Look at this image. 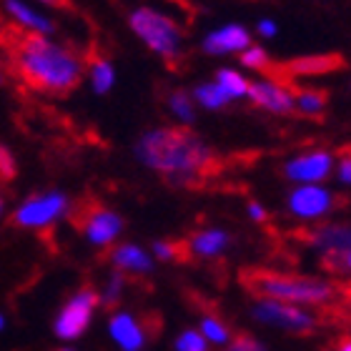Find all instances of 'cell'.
<instances>
[{"label":"cell","instance_id":"obj_1","mask_svg":"<svg viewBox=\"0 0 351 351\" xmlns=\"http://www.w3.org/2000/svg\"><path fill=\"white\" fill-rule=\"evenodd\" d=\"M136 156L148 169L169 176L171 181H196L204 178L213 163L211 148L189 128H156L141 136Z\"/></svg>","mask_w":351,"mask_h":351},{"label":"cell","instance_id":"obj_2","mask_svg":"<svg viewBox=\"0 0 351 351\" xmlns=\"http://www.w3.org/2000/svg\"><path fill=\"white\" fill-rule=\"evenodd\" d=\"M15 66L30 86L51 93H68L83 78V63L78 56L38 33L21 38L15 48Z\"/></svg>","mask_w":351,"mask_h":351},{"label":"cell","instance_id":"obj_3","mask_svg":"<svg viewBox=\"0 0 351 351\" xmlns=\"http://www.w3.org/2000/svg\"><path fill=\"white\" fill-rule=\"evenodd\" d=\"M249 284L263 299L284 301L293 306H324V304H331L337 296V289L329 281L311 276H286V274L261 271L249 278Z\"/></svg>","mask_w":351,"mask_h":351},{"label":"cell","instance_id":"obj_4","mask_svg":"<svg viewBox=\"0 0 351 351\" xmlns=\"http://www.w3.org/2000/svg\"><path fill=\"white\" fill-rule=\"evenodd\" d=\"M128 21H131L133 33L161 58L176 60L181 56V30L169 15L154 8H138L133 10Z\"/></svg>","mask_w":351,"mask_h":351},{"label":"cell","instance_id":"obj_5","mask_svg":"<svg viewBox=\"0 0 351 351\" xmlns=\"http://www.w3.org/2000/svg\"><path fill=\"white\" fill-rule=\"evenodd\" d=\"M254 319L276 329L293 331V334H308L316 329V316L304 311V308L293 306V304H284V301L274 299H261L251 308Z\"/></svg>","mask_w":351,"mask_h":351},{"label":"cell","instance_id":"obj_6","mask_svg":"<svg viewBox=\"0 0 351 351\" xmlns=\"http://www.w3.org/2000/svg\"><path fill=\"white\" fill-rule=\"evenodd\" d=\"M98 304H101V299H98V293L90 291V289H83V291L75 293L73 299L60 308L58 319H56V337L66 339V341H73V339H78L81 334H86Z\"/></svg>","mask_w":351,"mask_h":351},{"label":"cell","instance_id":"obj_7","mask_svg":"<svg viewBox=\"0 0 351 351\" xmlns=\"http://www.w3.org/2000/svg\"><path fill=\"white\" fill-rule=\"evenodd\" d=\"M349 226L344 223H324L311 234V243L324 254V261L331 271L346 274L351 263V239Z\"/></svg>","mask_w":351,"mask_h":351},{"label":"cell","instance_id":"obj_8","mask_svg":"<svg viewBox=\"0 0 351 351\" xmlns=\"http://www.w3.org/2000/svg\"><path fill=\"white\" fill-rule=\"evenodd\" d=\"M68 198L63 193H45L25 201V204L13 213V221L23 228H43L60 219L66 213Z\"/></svg>","mask_w":351,"mask_h":351},{"label":"cell","instance_id":"obj_9","mask_svg":"<svg viewBox=\"0 0 351 351\" xmlns=\"http://www.w3.org/2000/svg\"><path fill=\"white\" fill-rule=\"evenodd\" d=\"M289 208L301 221H316L334 208V196H331V191L322 189L316 183H306V186H299L291 193Z\"/></svg>","mask_w":351,"mask_h":351},{"label":"cell","instance_id":"obj_10","mask_svg":"<svg viewBox=\"0 0 351 351\" xmlns=\"http://www.w3.org/2000/svg\"><path fill=\"white\" fill-rule=\"evenodd\" d=\"M331 163H334V158H331L329 151H311V154H301L291 158L284 171L291 181H299L301 186H306V183L324 181L331 173Z\"/></svg>","mask_w":351,"mask_h":351},{"label":"cell","instance_id":"obj_11","mask_svg":"<svg viewBox=\"0 0 351 351\" xmlns=\"http://www.w3.org/2000/svg\"><path fill=\"white\" fill-rule=\"evenodd\" d=\"M251 101L261 106V108L271 110V113H289L293 108V93L289 88H284L281 83L274 81H256L249 83V90H246Z\"/></svg>","mask_w":351,"mask_h":351},{"label":"cell","instance_id":"obj_12","mask_svg":"<svg viewBox=\"0 0 351 351\" xmlns=\"http://www.w3.org/2000/svg\"><path fill=\"white\" fill-rule=\"evenodd\" d=\"M108 334L121 351H141L146 344V331L136 322V316L128 311H118L110 316Z\"/></svg>","mask_w":351,"mask_h":351},{"label":"cell","instance_id":"obj_13","mask_svg":"<svg viewBox=\"0 0 351 351\" xmlns=\"http://www.w3.org/2000/svg\"><path fill=\"white\" fill-rule=\"evenodd\" d=\"M123 228V221L118 219L113 211H106V208H95L86 216V223H83V231H86L88 241L95 243V246H108L118 239Z\"/></svg>","mask_w":351,"mask_h":351},{"label":"cell","instance_id":"obj_14","mask_svg":"<svg viewBox=\"0 0 351 351\" xmlns=\"http://www.w3.org/2000/svg\"><path fill=\"white\" fill-rule=\"evenodd\" d=\"M251 43L249 30L241 25H223V28L213 30L211 36L204 40V51L208 56H226V53L246 51Z\"/></svg>","mask_w":351,"mask_h":351},{"label":"cell","instance_id":"obj_15","mask_svg":"<svg viewBox=\"0 0 351 351\" xmlns=\"http://www.w3.org/2000/svg\"><path fill=\"white\" fill-rule=\"evenodd\" d=\"M110 261L118 271H128V274H151L154 271V258L146 251L136 246V243H123L110 254Z\"/></svg>","mask_w":351,"mask_h":351},{"label":"cell","instance_id":"obj_16","mask_svg":"<svg viewBox=\"0 0 351 351\" xmlns=\"http://www.w3.org/2000/svg\"><path fill=\"white\" fill-rule=\"evenodd\" d=\"M228 246V234L221 228H206L191 239V251L201 258H213L223 254Z\"/></svg>","mask_w":351,"mask_h":351},{"label":"cell","instance_id":"obj_17","mask_svg":"<svg viewBox=\"0 0 351 351\" xmlns=\"http://www.w3.org/2000/svg\"><path fill=\"white\" fill-rule=\"evenodd\" d=\"M5 10L10 15H13L15 21L21 23V25L36 30L38 36H51V33H53V23L48 21L45 15L36 13L33 8L25 5L23 0H8V3H5Z\"/></svg>","mask_w":351,"mask_h":351},{"label":"cell","instance_id":"obj_18","mask_svg":"<svg viewBox=\"0 0 351 351\" xmlns=\"http://www.w3.org/2000/svg\"><path fill=\"white\" fill-rule=\"evenodd\" d=\"M216 86L223 90V93L228 95V101H234V98H241V95H246V90H249V81L243 78L241 73H236V71H231V68H223V71H219L216 73Z\"/></svg>","mask_w":351,"mask_h":351},{"label":"cell","instance_id":"obj_19","mask_svg":"<svg viewBox=\"0 0 351 351\" xmlns=\"http://www.w3.org/2000/svg\"><path fill=\"white\" fill-rule=\"evenodd\" d=\"M201 337L206 339V344H228V339H231V331L223 322H219L216 316H204L201 319V331H198Z\"/></svg>","mask_w":351,"mask_h":351},{"label":"cell","instance_id":"obj_20","mask_svg":"<svg viewBox=\"0 0 351 351\" xmlns=\"http://www.w3.org/2000/svg\"><path fill=\"white\" fill-rule=\"evenodd\" d=\"M116 81V71L106 58H98L90 68V83H93L95 93H108L110 86Z\"/></svg>","mask_w":351,"mask_h":351},{"label":"cell","instance_id":"obj_21","mask_svg":"<svg viewBox=\"0 0 351 351\" xmlns=\"http://www.w3.org/2000/svg\"><path fill=\"white\" fill-rule=\"evenodd\" d=\"M193 95H196V101L204 106V108H221V106H226L228 103V95L221 90L216 83H204V86H198L196 90H193Z\"/></svg>","mask_w":351,"mask_h":351},{"label":"cell","instance_id":"obj_22","mask_svg":"<svg viewBox=\"0 0 351 351\" xmlns=\"http://www.w3.org/2000/svg\"><path fill=\"white\" fill-rule=\"evenodd\" d=\"M293 106H299V110L306 116H319L326 108V95L316 93V90H304L293 98Z\"/></svg>","mask_w":351,"mask_h":351},{"label":"cell","instance_id":"obj_23","mask_svg":"<svg viewBox=\"0 0 351 351\" xmlns=\"http://www.w3.org/2000/svg\"><path fill=\"white\" fill-rule=\"evenodd\" d=\"M169 106L176 113V118L183 121V123H191V121L196 118V113H193V103H191V98L186 93H173L169 98Z\"/></svg>","mask_w":351,"mask_h":351},{"label":"cell","instance_id":"obj_24","mask_svg":"<svg viewBox=\"0 0 351 351\" xmlns=\"http://www.w3.org/2000/svg\"><path fill=\"white\" fill-rule=\"evenodd\" d=\"M339 66V60L334 58V56H314V58H304V60H296L293 63V68L296 71H304V73H308V71H316V73H322V71H329V68Z\"/></svg>","mask_w":351,"mask_h":351},{"label":"cell","instance_id":"obj_25","mask_svg":"<svg viewBox=\"0 0 351 351\" xmlns=\"http://www.w3.org/2000/svg\"><path fill=\"white\" fill-rule=\"evenodd\" d=\"M176 351H208V344L198 331L189 329L176 339Z\"/></svg>","mask_w":351,"mask_h":351},{"label":"cell","instance_id":"obj_26","mask_svg":"<svg viewBox=\"0 0 351 351\" xmlns=\"http://www.w3.org/2000/svg\"><path fill=\"white\" fill-rule=\"evenodd\" d=\"M241 60L246 68H263L269 63V56L263 48H256V45H249L246 51H241Z\"/></svg>","mask_w":351,"mask_h":351},{"label":"cell","instance_id":"obj_27","mask_svg":"<svg viewBox=\"0 0 351 351\" xmlns=\"http://www.w3.org/2000/svg\"><path fill=\"white\" fill-rule=\"evenodd\" d=\"M121 291H123V276L121 274H113V276L108 278V286H106V291H103V296H98L101 301H106V304H116L118 299H121Z\"/></svg>","mask_w":351,"mask_h":351},{"label":"cell","instance_id":"obj_28","mask_svg":"<svg viewBox=\"0 0 351 351\" xmlns=\"http://www.w3.org/2000/svg\"><path fill=\"white\" fill-rule=\"evenodd\" d=\"M226 351H266V346L261 341H256L254 337H239L228 344Z\"/></svg>","mask_w":351,"mask_h":351},{"label":"cell","instance_id":"obj_29","mask_svg":"<svg viewBox=\"0 0 351 351\" xmlns=\"http://www.w3.org/2000/svg\"><path fill=\"white\" fill-rule=\"evenodd\" d=\"M0 173H3V178H13L15 176L13 154H10L5 146H0Z\"/></svg>","mask_w":351,"mask_h":351},{"label":"cell","instance_id":"obj_30","mask_svg":"<svg viewBox=\"0 0 351 351\" xmlns=\"http://www.w3.org/2000/svg\"><path fill=\"white\" fill-rule=\"evenodd\" d=\"M154 254L158 258H163V261H173V258L178 256V249H176L173 243H169V241H156L154 243Z\"/></svg>","mask_w":351,"mask_h":351},{"label":"cell","instance_id":"obj_31","mask_svg":"<svg viewBox=\"0 0 351 351\" xmlns=\"http://www.w3.org/2000/svg\"><path fill=\"white\" fill-rule=\"evenodd\" d=\"M339 181H344V183L351 181V158L349 156H344L341 163H339Z\"/></svg>","mask_w":351,"mask_h":351},{"label":"cell","instance_id":"obj_32","mask_svg":"<svg viewBox=\"0 0 351 351\" xmlns=\"http://www.w3.org/2000/svg\"><path fill=\"white\" fill-rule=\"evenodd\" d=\"M258 33H261L263 38H274V36H276V23H274V21H261V23H258Z\"/></svg>","mask_w":351,"mask_h":351},{"label":"cell","instance_id":"obj_33","mask_svg":"<svg viewBox=\"0 0 351 351\" xmlns=\"http://www.w3.org/2000/svg\"><path fill=\"white\" fill-rule=\"evenodd\" d=\"M249 213H251V219H254V221H263V219H266V211H263L258 204H251L249 206Z\"/></svg>","mask_w":351,"mask_h":351},{"label":"cell","instance_id":"obj_34","mask_svg":"<svg viewBox=\"0 0 351 351\" xmlns=\"http://www.w3.org/2000/svg\"><path fill=\"white\" fill-rule=\"evenodd\" d=\"M339 351H351V344H349V339H344L341 344H339Z\"/></svg>","mask_w":351,"mask_h":351},{"label":"cell","instance_id":"obj_35","mask_svg":"<svg viewBox=\"0 0 351 351\" xmlns=\"http://www.w3.org/2000/svg\"><path fill=\"white\" fill-rule=\"evenodd\" d=\"M3 326H5V316L0 314V331H3Z\"/></svg>","mask_w":351,"mask_h":351},{"label":"cell","instance_id":"obj_36","mask_svg":"<svg viewBox=\"0 0 351 351\" xmlns=\"http://www.w3.org/2000/svg\"><path fill=\"white\" fill-rule=\"evenodd\" d=\"M3 206H5V201H3V196H0V213H3Z\"/></svg>","mask_w":351,"mask_h":351},{"label":"cell","instance_id":"obj_37","mask_svg":"<svg viewBox=\"0 0 351 351\" xmlns=\"http://www.w3.org/2000/svg\"><path fill=\"white\" fill-rule=\"evenodd\" d=\"M58 351H73V349H58Z\"/></svg>","mask_w":351,"mask_h":351},{"label":"cell","instance_id":"obj_38","mask_svg":"<svg viewBox=\"0 0 351 351\" xmlns=\"http://www.w3.org/2000/svg\"><path fill=\"white\" fill-rule=\"evenodd\" d=\"M45 3H56V0H45Z\"/></svg>","mask_w":351,"mask_h":351},{"label":"cell","instance_id":"obj_39","mask_svg":"<svg viewBox=\"0 0 351 351\" xmlns=\"http://www.w3.org/2000/svg\"><path fill=\"white\" fill-rule=\"evenodd\" d=\"M0 83H3V73H0Z\"/></svg>","mask_w":351,"mask_h":351}]
</instances>
